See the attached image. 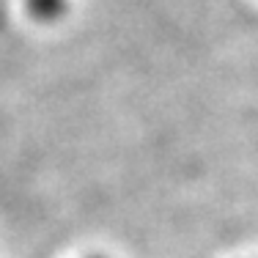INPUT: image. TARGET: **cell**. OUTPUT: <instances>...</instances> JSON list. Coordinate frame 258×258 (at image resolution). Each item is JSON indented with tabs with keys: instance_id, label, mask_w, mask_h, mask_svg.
<instances>
[{
	"instance_id": "obj_2",
	"label": "cell",
	"mask_w": 258,
	"mask_h": 258,
	"mask_svg": "<svg viewBox=\"0 0 258 258\" xmlns=\"http://www.w3.org/2000/svg\"><path fill=\"white\" fill-rule=\"evenodd\" d=\"M91 258H104V255H91Z\"/></svg>"
},
{
	"instance_id": "obj_1",
	"label": "cell",
	"mask_w": 258,
	"mask_h": 258,
	"mask_svg": "<svg viewBox=\"0 0 258 258\" xmlns=\"http://www.w3.org/2000/svg\"><path fill=\"white\" fill-rule=\"evenodd\" d=\"M25 6L39 22H55L66 11V0H25Z\"/></svg>"
}]
</instances>
